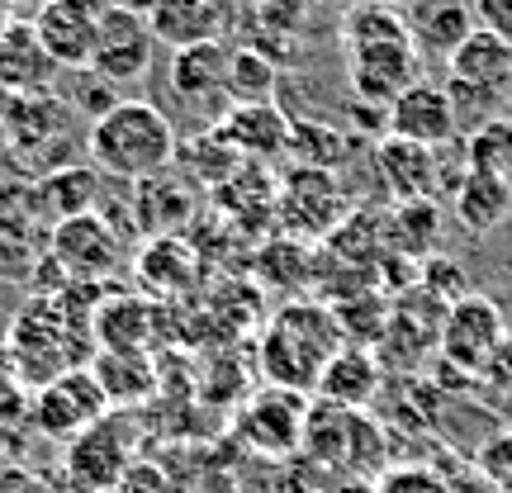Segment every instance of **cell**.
Instances as JSON below:
<instances>
[{"mask_svg":"<svg viewBox=\"0 0 512 493\" xmlns=\"http://www.w3.org/2000/svg\"><path fill=\"white\" fill-rule=\"evenodd\" d=\"M53 252L67 261V280L72 285H95V280H105L119 266V238H114L110 223H100L95 214L57 223Z\"/></svg>","mask_w":512,"mask_h":493,"instance_id":"obj_14","label":"cell"},{"mask_svg":"<svg viewBox=\"0 0 512 493\" xmlns=\"http://www.w3.org/2000/svg\"><path fill=\"white\" fill-rule=\"evenodd\" d=\"M304 422H309V399L280 384H266L242 403L238 437L266 456H285L294 446H304Z\"/></svg>","mask_w":512,"mask_h":493,"instance_id":"obj_9","label":"cell"},{"mask_svg":"<svg viewBox=\"0 0 512 493\" xmlns=\"http://www.w3.org/2000/svg\"><path fill=\"white\" fill-rule=\"evenodd\" d=\"M72 337H76V328L67 323V304H62V299H34V304L15 318V332H10L19 375H29V380L43 389V384H53L57 375L76 370L72 351H67Z\"/></svg>","mask_w":512,"mask_h":493,"instance_id":"obj_5","label":"cell"},{"mask_svg":"<svg viewBox=\"0 0 512 493\" xmlns=\"http://www.w3.org/2000/svg\"><path fill=\"white\" fill-rule=\"evenodd\" d=\"M57 62L48 57V48L38 43L34 24H5L0 29V86L5 91H29L38 95L53 81Z\"/></svg>","mask_w":512,"mask_h":493,"instance_id":"obj_19","label":"cell"},{"mask_svg":"<svg viewBox=\"0 0 512 493\" xmlns=\"http://www.w3.org/2000/svg\"><path fill=\"white\" fill-rule=\"evenodd\" d=\"M479 475L489 479L498 493H512V432H498L479 446Z\"/></svg>","mask_w":512,"mask_h":493,"instance_id":"obj_33","label":"cell"},{"mask_svg":"<svg viewBox=\"0 0 512 493\" xmlns=\"http://www.w3.org/2000/svg\"><path fill=\"white\" fill-rule=\"evenodd\" d=\"M351 214L342 181L328 166H290L275 190V228H285L294 242H328Z\"/></svg>","mask_w":512,"mask_h":493,"instance_id":"obj_3","label":"cell"},{"mask_svg":"<svg viewBox=\"0 0 512 493\" xmlns=\"http://www.w3.org/2000/svg\"><path fill=\"white\" fill-rule=\"evenodd\" d=\"M228 48L219 38L214 43H195V48H181L171 53V95L185 100V105H214L219 95H228Z\"/></svg>","mask_w":512,"mask_h":493,"instance_id":"obj_16","label":"cell"},{"mask_svg":"<svg viewBox=\"0 0 512 493\" xmlns=\"http://www.w3.org/2000/svg\"><path fill=\"white\" fill-rule=\"evenodd\" d=\"M446 76L465 81V86H479V91H498L512 100V43L475 29V34L460 43V53L446 62Z\"/></svg>","mask_w":512,"mask_h":493,"instance_id":"obj_18","label":"cell"},{"mask_svg":"<svg viewBox=\"0 0 512 493\" xmlns=\"http://www.w3.org/2000/svg\"><path fill=\"white\" fill-rule=\"evenodd\" d=\"M465 166L470 171H484V176H498V181L512 190V119H494V124L465 133Z\"/></svg>","mask_w":512,"mask_h":493,"instance_id":"obj_29","label":"cell"},{"mask_svg":"<svg viewBox=\"0 0 512 493\" xmlns=\"http://www.w3.org/2000/svg\"><path fill=\"white\" fill-rule=\"evenodd\" d=\"M157 0H110V10H133V15H147Z\"/></svg>","mask_w":512,"mask_h":493,"instance_id":"obj_35","label":"cell"},{"mask_svg":"<svg viewBox=\"0 0 512 493\" xmlns=\"http://www.w3.org/2000/svg\"><path fill=\"white\" fill-rule=\"evenodd\" d=\"M313 261L318 256L309 252V242L271 238V242H261V252H256V280L280 294H294L313 280Z\"/></svg>","mask_w":512,"mask_h":493,"instance_id":"obj_27","label":"cell"},{"mask_svg":"<svg viewBox=\"0 0 512 493\" xmlns=\"http://www.w3.org/2000/svg\"><path fill=\"white\" fill-rule=\"evenodd\" d=\"M91 375L105 389L110 408H124V403H138L143 394H152V361L143 351H100Z\"/></svg>","mask_w":512,"mask_h":493,"instance_id":"obj_26","label":"cell"},{"mask_svg":"<svg viewBox=\"0 0 512 493\" xmlns=\"http://www.w3.org/2000/svg\"><path fill=\"white\" fill-rule=\"evenodd\" d=\"M399 10H403L413 48L427 62H451L460 53V43L479 29L470 0H408Z\"/></svg>","mask_w":512,"mask_h":493,"instance_id":"obj_13","label":"cell"},{"mask_svg":"<svg viewBox=\"0 0 512 493\" xmlns=\"http://www.w3.org/2000/svg\"><path fill=\"white\" fill-rule=\"evenodd\" d=\"M508 342V323H503V309H498L489 294H465L446 309V323H441V361L460 375H489L494 356Z\"/></svg>","mask_w":512,"mask_h":493,"instance_id":"obj_4","label":"cell"},{"mask_svg":"<svg viewBox=\"0 0 512 493\" xmlns=\"http://www.w3.org/2000/svg\"><path fill=\"white\" fill-rule=\"evenodd\" d=\"M375 493H456V489H451V479L441 475V470H432V465H394V470L380 479Z\"/></svg>","mask_w":512,"mask_h":493,"instance_id":"obj_32","label":"cell"},{"mask_svg":"<svg viewBox=\"0 0 512 493\" xmlns=\"http://www.w3.org/2000/svg\"><path fill=\"white\" fill-rule=\"evenodd\" d=\"M95 171H57L53 181H43V200L53 204L62 219H81V214H91L95 209Z\"/></svg>","mask_w":512,"mask_h":493,"instance_id":"obj_31","label":"cell"},{"mask_svg":"<svg viewBox=\"0 0 512 493\" xmlns=\"http://www.w3.org/2000/svg\"><path fill=\"white\" fill-rule=\"evenodd\" d=\"M475 10V24L484 34H498L512 43V0H470Z\"/></svg>","mask_w":512,"mask_h":493,"instance_id":"obj_34","label":"cell"},{"mask_svg":"<svg viewBox=\"0 0 512 493\" xmlns=\"http://www.w3.org/2000/svg\"><path fill=\"white\" fill-rule=\"evenodd\" d=\"M152 29H147V15H133V10H105L100 19V38H95V53L86 72L95 81H110V86H128V81H143L147 67H152Z\"/></svg>","mask_w":512,"mask_h":493,"instance_id":"obj_10","label":"cell"},{"mask_svg":"<svg viewBox=\"0 0 512 493\" xmlns=\"http://www.w3.org/2000/svg\"><path fill=\"white\" fill-rule=\"evenodd\" d=\"M105 10H110V0H43L34 15V34L57 67L86 72Z\"/></svg>","mask_w":512,"mask_h":493,"instance_id":"obj_8","label":"cell"},{"mask_svg":"<svg viewBox=\"0 0 512 493\" xmlns=\"http://www.w3.org/2000/svg\"><path fill=\"white\" fill-rule=\"evenodd\" d=\"M275 62L256 48H238L228 57V100L233 105H275Z\"/></svg>","mask_w":512,"mask_h":493,"instance_id":"obj_30","label":"cell"},{"mask_svg":"<svg viewBox=\"0 0 512 493\" xmlns=\"http://www.w3.org/2000/svg\"><path fill=\"white\" fill-rule=\"evenodd\" d=\"M384 124H389V138H403V143L418 147H446L460 133L456 110H451V95L437 81H418L384 110Z\"/></svg>","mask_w":512,"mask_h":493,"instance_id":"obj_12","label":"cell"},{"mask_svg":"<svg viewBox=\"0 0 512 493\" xmlns=\"http://www.w3.org/2000/svg\"><path fill=\"white\" fill-rule=\"evenodd\" d=\"M147 29L171 53L195 48V43H214L219 38V5L214 0H157L147 10Z\"/></svg>","mask_w":512,"mask_h":493,"instance_id":"obj_20","label":"cell"},{"mask_svg":"<svg viewBox=\"0 0 512 493\" xmlns=\"http://www.w3.org/2000/svg\"><path fill=\"white\" fill-rule=\"evenodd\" d=\"M437 223H441L437 200L399 204L384 219V252L408 256V261H432V252H437Z\"/></svg>","mask_w":512,"mask_h":493,"instance_id":"obj_24","label":"cell"},{"mask_svg":"<svg viewBox=\"0 0 512 493\" xmlns=\"http://www.w3.org/2000/svg\"><path fill=\"white\" fill-rule=\"evenodd\" d=\"M456 219L465 233H475V238H484V233H494V228H503V223L512 219V190L498 176H484V171H460L456 181Z\"/></svg>","mask_w":512,"mask_h":493,"instance_id":"obj_22","label":"cell"},{"mask_svg":"<svg viewBox=\"0 0 512 493\" xmlns=\"http://www.w3.org/2000/svg\"><path fill=\"white\" fill-rule=\"evenodd\" d=\"M100 351H143L152 342V304L147 299H119L95 318Z\"/></svg>","mask_w":512,"mask_h":493,"instance_id":"obj_28","label":"cell"},{"mask_svg":"<svg viewBox=\"0 0 512 493\" xmlns=\"http://www.w3.org/2000/svg\"><path fill=\"white\" fill-rule=\"evenodd\" d=\"M347 48V76L351 91L370 105H394L408 86H418L422 57L413 38H366V43H342Z\"/></svg>","mask_w":512,"mask_h":493,"instance_id":"obj_6","label":"cell"},{"mask_svg":"<svg viewBox=\"0 0 512 493\" xmlns=\"http://www.w3.org/2000/svg\"><path fill=\"white\" fill-rule=\"evenodd\" d=\"M318 394L332 408H347V413H366V403L380 394V366L366 347H342L328 361L323 380H318Z\"/></svg>","mask_w":512,"mask_h":493,"instance_id":"obj_21","label":"cell"},{"mask_svg":"<svg viewBox=\"0 0 512 493\" xmlns=\"http://www.w3.org/2000/svg\"><path fill=\"white\" fill-rule=\"evenodd\" d=\"M176 166H181V176L185 181H195V185H209V190H219V185H228L233 176H238L242 157H238V147L223 138V128H204L200 138H190V143L176 147Z\"/></svg>","mask_w":512,"mask_h":493,"instance_id":"obj_23","label":"cell"},{"mask_svg":"<svg viewBox=\"0 0 512 493\" xmlns=\"http://www.w3.org/2000/svg\"><path fill=\"white\" fill-rule=\"evenodd\" d=\"M128 456H133V427L124 413H105L91 432H81L67 446V470L86 489H114L128 470Z\"/></svg>","mask_w":512,"mask_h":493,"instance_id":"obj_11","label":"cell"},{"mask_svg":"<svg viewBox=\"0 0 512 493\" xmlns=\"http://www.w3.org/2000/svg\"><path fill=\"white\" fill-rule=\"evenodd\" d=\"M91 162L105 171V176H119V181H147V176H162L176 166V128L157 105L147 100H114L110 110L95 114L91 124Z\"/></svg>","mask_w":512,"mask_h":493,"instance_id":"obj_1","label":"cell"},{"mask_svg":"<svg viewBox=\"0 0 512 493\" xmlns=\"http://www.w3.org/2000/svg\"><path fill=\"white\" fill-rule=\"evenodd\" d=\"M195 266L200 256L190 252V242L181 238H152L138 252V280L152 294H181L195 285Z\"/></svg>","mask_w":512,"mask_h":493,"instance_id":"obj_25","label":"cell"},{"mask_svg":"<svg viewBox=\"0 0 512 493\" xmlns=\"http://www.w3.org/2000/svg\"><path fill=\"white\" fill-rule=\"evenodd\" d=\"M375 176L380 185L394 195V204H418V200H432L441 185V166H437V152L432 147H418V143H403V138H384L375 147Z\"/></svg>","mask_w":512,"mask_h":493,"instance_id":"obj_15","label":"cell"},{"mask_svg":"<svg viewBox=\"0 0 512 493\" xmlns=\"http://www.w3.org/2000/svg\"><path fill=\"white\" fill-rule=\"evenodd\" d=\"M342 351V323L328 304L318 299H299L271 318V328L261 337V375L280 389L309 394L318 389L328 361Z\"/></svg>","mask_w":512,"mask_h":493,"instance_id":"obj_2","label":"cell"},{"mask_svg":"<svg viewBox=\"0 0 512 493\" xmlns=\"http://www.w3.org/2000/svg\"><path fill=\"white\" fill-rule=\"evenodd\" d=\"M223 138L238 147L242 162H271L280 152H290V119L275 105H233L219 119Z\"/></svg>","mask_w":512,"mask_h":493,"instance_id":"obj_17","label":"cell"},{"mask_svg":"<svg viewBox=\"0 0 512 493\" xmlns=\"http://www.w3.org/2000/svg\"><path fill=\"white\" fill-rule=\"evenodd\" d=\"M110 413V399H105V389L95 384L91 370H67V375H57L53 384H43L34 399V422L43 437L53 441H67L72 446L81 432H91L95 422Z\"/></svg>","mask_w":512,"mask_h":493,"instance_id":"obj_7","label":"cell"}]
</instances>
